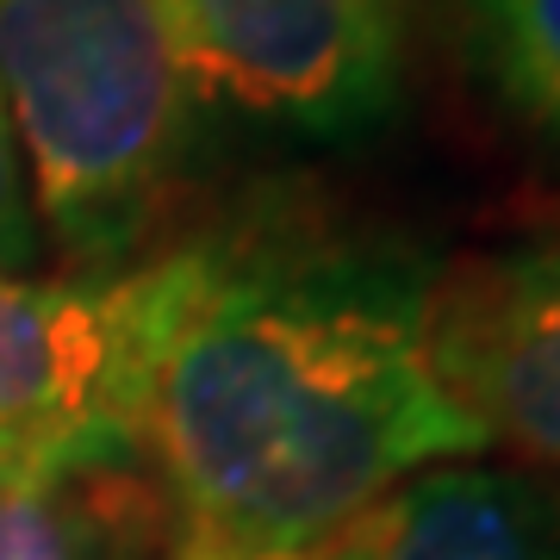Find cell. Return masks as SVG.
I'll use <instances>...</instances> for the list:
<instances>
[{
	"label": "cell",
	"mask_w": 560,
	"mask_h": 560,
	"mask_svg": "<svg viewBox=\"0 0 560 560\" xmlns=\"http://www.w3.org/2000/svg\"><path fill=\"white\" fill-rule=\"evenodd\" d=\"M436 300L442 261L386 224H212L138 430L175 560L330 555L405 480L492 455L442 374Z\"/></svg>",
	"instance_id": "obj_1"
},
{
	"label": "cell",
	"mask_w": 560,
	"mask_h": 560,
	"mask_svg": "<svg viewBox=\"0 0 560 560\" xmlns=\"http://www.w3.org/2000/svg\"><path fill=\"white\" fill-rule=\"evenodd\" d=\"M0 94L44 249L69 268L143 256L206 131L168 0H0Z\"/></svg>",
	"instance_id": "obj_2"
},
{
	"label": "cell",
	"mask_w": 560,
	"mask_h": 560,
	"mask_svg": "<svg viewBox=\"0 0 560 560\" xmlns=\"http://www.w3.org/2000/svg\"><path fill=\"white\" fill-rule=\"evenodd\" d=\"M206 275V231L113 268L0 275V436L138 455L150 381Z\"/></svg>",
	"instance_id": "obj_3"
},
{
	"label": "cell",
	"mask_w": 560,
	"mask_h": 560,
	"mask_svg": "<svg viewBox=\"0 0 560 560\" xmlns=\"http://www.w3.org/2000/svg\"><path fill=\"white\" fill-rule=\"evenodd\" d=\"M168 20L206 119L355 143L405 101L411 0H168Z\"/></svg>",
	"instance_id": "obj_4"
},
{
	"label": "cell",
	"mask_w": 560,
	"mask_h": 560,
	"mask_svg": "<svg viewBox=\"0 0 560 560\" xmlns=\"http://www.w3.org/2000/svg\"><path fill=\"white\" fill-rule=\"evenodd\" d=\"M436 355L486 448L560 480V219L442 268Z\"/></svg>",
	"instance_id": "obj_5"
},
{
	"label": "cell",
	"mask_w": 560,
	"mask_h": 560,
	"mask_svg": "<svg viewBox=\"0 0 560 560\" xmlns=\"http://www.w3.org/2000/svg\"><path fill=\"white\" fill-rule=\"evenodd\" d=\"M355 560H560V480L517 460H442L361 523Z\"/></svg>",
	"instance_id": "obj_6"
},
{
	"label": "cell",
	"mask_w": 560,
	"mask_h": 560,
	"mask_svg": "<svg viewBox=\"0 0 560 560\" xmlns=\"http://www.w3.org/2000/svg\"><path fill=\"white\" fill-rule=\"evenodd\" d=\"M0 560H175L143 460L0 492Z\"/></svg>",
	"instance_id": "obj_7"
},
{
	"label": "cell",
	"mask_w": 560,
	"mask_h": 560,
	"mask_svg": "<svg viewBox=\"0 0 560 560\" xmlns=\"http://www.w3.org/2000/svg\"><path fill=\"white\" fill-rule=\"evenodd\" d=\"M455 25L486 94L560 143V0H455Z\"/></svg>",
	"instance_id": "obj_8"
},
{
	"label": "cell",
	"mask_w": 560,
	"mask_h": 560,
	"mask_svg": "<svg viewBox=\"0 0 560 560\" xmlns=\"http://www.w3.org/2000/svg\"><path fill=\"white\" fill-rule=\"evenodd\" d=\"M44 261V231H38V206H32V180H25L20 156V131L0 94V275H32Z\"/></svg>",
	"instance_id": "obj_9"
},
{
	"label": "cell",
	"mask_w": 560,
	"mask_h": 560,
	"mask_svg": "<svg viewBox=\"0 0 560 560\" xmlns=\"http://www.w3.org/2000/svg\"><path fill=\"white\" fill-rule=\"evenodd\" d=\"M94 467H131V455H101V448L38 442V436H0V492L32 480H62V474H94Z\"/></svg>",
	"instance_id": "obj_10"
},
{
	"label": "cell",
	"mask_w": 560,
	"mask_h": 560,
	"mask_svg": "<svg viewBox=\"0 0 560 560\" xmlns=\"http://www.w3.org/2000/svg\"><path fill=\"white\" fill-rule=\"evenodd\" d=\"M312 560H355V541H342V548H330V555H312Z\"/></svg>",
	"instance_id": "obj_11"
}]
</instances>
